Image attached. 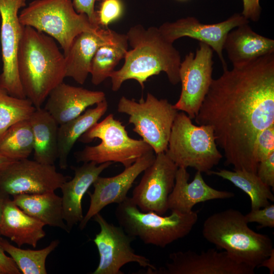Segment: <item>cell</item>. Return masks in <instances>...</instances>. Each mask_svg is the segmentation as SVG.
<instances>
[{"mask_svg":"<svg viewBox=\"0 0 274 274\" xmlns=\"http://www.w3.org/2000/svg\"><path fill=\"white\" fill-rule=\"evenodd\" d=\"M223 69L213 79L195 121L213 128L226 165L256 173V137L274 124V53Z\"/></svg>","mask_w":274,"mask_h":274,"instance_id":"1","label":"cell"},{"mask_svg":"<svg viewBox=\"0 0 274 274\" xmlns=\"http://www.w3.org/2000/svg\"><path fill=\"white\" fill-rule=\"evenodd\" d=\"M126 34L132 49L127 51L121 68L110 77L113 91H117L124 82L130 79L138 81L143 89L149 78L162 72L173 85L180 82V52L165 39L158 27L145 28L138 24L131 27Z\"/></svg>","mask_w":274,"mask_h":274,"instance_id":"2","label":"cell"},{"mask_svg":"<svg viewBox=\"0 0 274 274\" xmlns=\"http://www.w3.org/2000/svg\"><path fill=\"white\" fill-rule=\"evenodd\" d=\"M17 62L26 97L36 108H41L50 92L65 78L63 53L53 38L24 26Z\"/></svg>","mask_w":274,"mask_h":274,"instance_id":"3","label":"cell"},{"mask_svg":"<svg viewBox=\"0 0 274 274\" xmlns=\"http://www.w3.org/2000/svg\"><path fill=\"white\" fill-rule=\"evenodd\" d=\"M202 234L234 260L254 269L274 250L270 237L251 229L245 215L233 209L209 216L203 223Z\"/></svg>","mask_w":274,"mask_h":274,"instance_id":"4","label":"cell"},{"mask_svg":"<svg viewBox=\"0 0 274 274\" xmlns=\"http://www.w3.org/2000/svg\"><path fill=\"white\" fill-rule=\"evenodd\" d=\"M163 216L139 209L131 197L118 204L115 216L119 225L129 235L144 244L164 248L186 236L198 220V212L182 213L172 210Z\"/></svg>","mask_w":274,"mask_h":274,"instance_id":"5","label":"cell"},{"mask_svg":"<svg viewBox=\"0 0 274 274\" xmlns=\"http://www.w3.org/2000/svg\"><path fill=\"white\" fill-rule=\"evenodd\" d=\"M165 152L178 167H193L207 174L223 157L213 128L193 124L183 112L176 116Z\"/></svg>","mask_w":274,"mask_h":274,"instance_id":"6","label":"cell"},{"mask_svg":"<svg viewBox=\"0 0 274 274\" xmlns=\"http://www.w3.org/2000/svg\"><path fill=\"white\" fill-rule=\"evenodd\" d=\"M96 138L100 140V144L87 146L76 153L77 162L93 161L97 164L107 162H119L126 167L144 154L153 151L143 140L129 137L125 126L114 119L113 114L95 123L80 138V141L89 143Z\"/></svg>","mask_w":274,"mask_h":274,"instance_id":"7","label":"cell"},{"mask_svg":"<svg viewBox=\"0 0 274 274\" xmlns=\"http://www.w3.org/2000/svg\"><path fill=\"white\" fill-rule=\"evenodd\" d=\"M19 20L23 26L32 27L56 40L64 55L77 35L101 27L92 25L85 14L78 13L71 0L33 1L21 11Z\"/></svg>","mask_w":274,"mask_h":274,"instance_id":"8","label":"cell"},{"mask_svg":"<svg viewBox=\"0 0 274 274\" xmlns=\"http://www.w3.org/2000/svg\"><path fill=\"white\" fill-rule=\"evenodd\" d=\"M117 111L129 116L128 123L134 125L133 131L149 145L155 154L165 152L173 124L177 114L174 105L166 99H158L148 92L145 100L139 101L122 96Z\"/></svg>","mask_w":274,"mask_h":274,"instance_id":"9","label":"cell"},{"mask_svg":"<svg viewBox=\"0 0 274 274\" xmlns=\"http://www.w3.org/2000/svg\"><path fill=\"white\" fill-rule=\"evenodd\" d=\"M99 225V232L93 241L99 254L98 266L92 274H123L121 268L130 262L140 266L155 270L147 257L136 254L131 246L135 238L128 234L121 226L109 223L100 214L93 217Z\"/></svg>","mask_w":274,"mask_h":274,"instance_id":"10","label":"cell"},{"mask_svg":"<svg viewBox=\"0 0 274 274\" xmlns=\"http://www.w3.org/2000/svg\"><path fill=\"white\" fill-rule=\"evenodd\" d=\"M213 51L208 45L199 42L195 53L189 52L180 64L181 91L174 106L191 119L197 115L213 80Z\"/></svg>","mask_w":274,"mask_h":274,"instance_id":"11","label":"cell"},{"mask_svg":"<svg viewBox=\"0 0 274 274\" xmlns=\"http://www.w3.org/2000/svg\"><path fill=\"white\" fill-rule=\"evenodd\" d=\"M69 178L57 172L54 164L26 158L0 171V190L9 196L53 192Z\"/></svg>","mask_w":274,"mask_h":274,"instance_id":"12","label":"cell"},{"mask_svg":"<svg viewBox=\"0 0 274 274\" xmlns=\"http://www.w3.org/2000/svg\"><path fill=\"white\" fill-rule=\"evenodd\" d=\"M26 0H0L1 43L3 67L0 87L10 95L26 98L17 68V57L24 26L19 20V10L26 6Z\"/></svg>","mask_w":274,"mask_h":274,"instance_id":"13","label":"cell"},{"mask_svg":"<svg viewBox=\"0 0 274 274\" xmlns=\"http://www.w3.org/2000/svg\"><path fill=\"white\" fill-rule=\"evenodd\" d=\"M178 168L165 152L156 154L153 162L143 172L132 193L131 197L140 210L160 215L166 213Z\"/></svg>","mask_w":274,"mask_h":274,"instance_id":"14","label":"cell"},{"mask_svg":"<svg viewBox=\"0 0 274 274\" xmlns=\"http://www.w3.org/2000/svg\"><path fill=\"white\" fill-rule=\"evenodd\" d=\"M170 261L146 274H253L254 269L234 260L225 251L209 249L200 253L188 250L169 255Z\"/></svg>","mask_w":274,"mask_h":274,"instance_id":"15","label":"cell"},{"mask_svg":"<svg viewBox=\"0 0 274 274\" xmlns=\"http://www.w3.org/2000/svg\"><path fill=\"white\" fill-rule=\"evenodd\" d=\"M249 20L241 13H235L224 21L213 24L201 23L196 18L189 16L174 22H166L158 28L166 40L173 43L185 37L197 40L208 45L215 51L220 59L223 68L227 67L223 51L228 33Z\"/></svg>","mask_w":274,"mask_h":274,"instance_id":"16","label":"cell"},{"mask_svg":"<svg viewBox=\"0 0 274 274\" xmlns=\"http://www.w3.org/2000/svg\"><path fill=\"white\" fill-rule=\"evenodd\" d=\"M156 154L150 151L138 158L123 172L111 177L99 176L94 182L93 193L89 192V209L79 224L85 228L89 221L106 206L112 203L119 204L127 197V193L137 177L153 162Z\"/></svg>","mask_w":274,"mask_h":274,"instance_id":"17","label":"cell"},{"mask_svg":"<svg viewBox=\"0 0 274 274\" xmlns=\"http://www.w3.org/2000/svg\"><path fill=\"white\" fill-rule=\"evenodd\" d=\"M44 109L58 125L82 114L90 106L106 99L105 93L62 82L49 93Z\"/></svg>","mask_w":274,"mask_h":274,"instance_id":"18","label":"cell"},{"mask_svg":"<svg viewBox=\"0 0 274 274\" xmlns=\"http://www.w3.org/2000/svg\"><path fill=\"white\" fill-rule=\"evenodd\" d=\"M112 163L84 162L81 166L74 168V177L61 186L63 218L70 230L84 217L82 200L85 194L100 174Z\"/></svg>","mask_w":274,"mask_h":274,"instance_id":"19","label":"cell"},{"mask_svg":"<svg viewBox=\"0 0 274 274\" xmlns=\"http://www.w3.org/2000/svg\"><path fill=\"white\" fill-rule=\"evenodd\" d=\"M201 174L197 171L193 180L189 182L190 174L187 168H178L174 187L168 198V210L188 213L197 203L234 196L232 192L217 190L208 185Z\"/></svg>","mask_w":274,"mask_h":274,"instance_id":"20","label":"cell"},{"mask_svg":"<svg viewBox=\"0 0 274 274\" xmlns=\"http://www.w3.org/2000/svg\"><path fill=\"white\" fill-rule=\"evenodd\" d=\"M114 32L108 28L100 27L95 31H84L77 35L64 55L65 77L83 84L90 74L91 61L96 50L112 37Z\"/></svg>","mask_w":274,"mask_h":274,"instance_id":"21","label":"cell"},{"mask_svg":"<svg viewBox=\"0 0 274 274\" xmlns=\"http://www.w3.org/2000/svg\"><path fill=\"white\" fill-rule=\"evenodd\" d=\"M224 50L233 66L239 65L274 53V40L256 33L247 23L228 33Z\"/></svg>","mask_w":274,"mask_h":274,"instance_id":"22","label":"cell"},{"mask_svg":"<svg viewBox=\"0 0 274 274\" xmlns=\"http://www.w3.org/2000/svg\"><path fill=\"white\" fill-rule=\"evenodd\" d=\"M45 224L29 216L8 198L3 210L1 222V236L9 238L18 247L28 245L36 248L44 237Z\"/></svg>","mask_w":274,"mask_h":274,"instance_id":"23","label":"cell"},{"mask_svg":"<svg viewBox=\"0 0 274 274\" xmlns=\"http://www.w3.org/2000/svg\"><path fill=\"white\" fill-rule=\"evenodd\" d=\"M33 135V159L54 164L58 158V124L44 108H36L29 119Z\"/></svg>","mask_w":274,"mask_h":274,"instance_id":"24","label":"cell"},{"mask_svg":"<svg viewBox=\"0 0 274 274\" xmlns=\"http://www.w3.org/2000/svg\"><path fill=\"white\" fill-rule=\"evenodd\" d=\"M13 196V201L23 211L44 223L69 232L63 218L62 199L55 192L21 194Z\"/></svg>","mask_w":274,"mask_h":274,"instance_id":"25","label":"cell"},{"mask_svg":"<svg viewBox=\"0 0 274 274\" xmlns=\"http://www.w3.org/2000/svg\"><path fill=\"white\" fill-rule=\"evenodd\" d=\"M108 107L106 99L89 109L75 118L59 125L58 129V158L60 168L67 166L69 154L75 143L88 129L92 127L107 112Z\"/></svg>","mask_w":274,"mask_h":274,"instance_id":"26","label":"cell"},{"mask_svg":"<svg viewBox=\"0 0 274 274\" xmlns=\"http://www.w3.org/2000/svg\"><path fill=\"white\" fill-rule=\"evenodd\" d=\"M128 45L126 34L115 31L109 41L99 46L91 63L90 74L93 84L98 85L110 78L115 66L125 58Z\"/></svg>","mask_w":274,"mask_h":274,"instance_id":"27","label":"cell"},{"mask_svg":"<svg viewBox=\"0 0 274 274\" xmlns=\"http://www.w3.org/2000/svg\"><path fill=\"white\" fill-rule=\"evenodd\" d=\"M208 175H214L227 180L245 192L250 198L251 210L264 208L273 202L274 196L270 187L264 183L256 173L246 170L225 169L210 171Z\"/></svg>","mask_w":274,"mask_h":274,"instance_id":"28","label":"cell"},{"mask_svg":"<svg viewBox=\"0 0 274 274\" xmlns=\"http://www.w3.org/2000/svg\"><path fill=\"white\" fill-rule=\"evenodd\" d=\"M33 135L29 119L18 122L0 136V154L15 161L28 158L33 150Z\"/></svg>","mask_w":274,"mask_h":274,"instance_id":"29","label":"cell"},{"mask_svg":"<svg viewBox=\"0 0 274 274\" xmlns=\"http://www.w3.org/2000/svg\"><path fill=\"white\" fill-rule=\"evenodd\" d=\"M1 244L23 274H46V261L48 255L59 244L58 239L52 241L46 247L40 250L23 249L11 244L1 237Z\"/></svg>","mask_w":274,"mask_h":274,"instance_id":"30","label":"cell"},{"mask_svg":"<svg viewBox=\"0 0 274 274\" xmlns=\"http://www.w3.org/2000/svg\"><path fill=\"white\" fill-rule=\"evenodd\" d=\"M36 109L28 98L13 96L0 87V136L15 123L29 119Z\"/></svg>","mask_w":274,"mask_h":274,"instance_id":"31","label":"cell"},{"mask_svg":"<svg viewBox=\"0 0 274 274\" xmlns=\"http://www.w3.org/2000/svg\"><path fill=\"white\" fill-rule=\"evenodd\" d=\"M96 11L97 22L100 27H107L123 15L124 5L121 0H102Z\"/></svg>","mask_w":274,"mask_h":274,"instance_id":"32","label":"cell"},{"mask_svg":"<svg viewBox=\"0 0 274 274\" xmlns=\"http://www.w3.org/2000/svg\"><path fill=\"white\" fill-rule=\"evenodd\" d=\"M274 152V124L261 131L254 144V156L259 163Z\"/></svg>","mask_w":274,"mask_h":274,"instance_id":"33","label":"cell"},{"mask_svg":"<svg viewBox=\"0 0 274 274\" xmlns=\"http://www.w3.org/2000/svg\"><path fill=\"white\" fill-rule=\"evenodd\" d=\"M245 217L248 223H257L260 225V228H273L274 204H269L262 208L251 210Z\"/></svg>","mask_w":274,"mask_h":274,"instance_id":"34","label":"cell"},{"mask_svg":"<svg viewBox=\"0 0 274 274\" xmlns=\"http://www.w3.org/2000/svg\"><path fill=\"white\" fill-rule=\"evenodd\" d=\"M256 174L267 186L274 187V152L258 163Z\"/></svg>","mask_w":274,"mask_h":274,"instance_id":"35","label":"cell"},{"mask_svg":"<svg viewBox=\"0 0 274 274\" xmlns=\"http://www.w3.org/2000/svg\"><path fill=\"white\" fill-rule=\"evenodd\" d=\"M96 0H73V5L76 11L79 14H85L92 25L99 27L97 22L95 3Z\"/></svg>","mask_w":274,"mask_h":274,"instance_id":"36","label":"cell"},{"mask_svg":"<svg viewBox=\"0 0 274 274\" xmlns=\"http://www.w3.org/2000/svg\"><path fill=\"white\" fill-rule=\"evenodd\" d=\"M243 9L241 14L249 20L258 21L261 12L260 0H243Z\"/></svg>","mask_w":274,"mask_h":274,"instance_id":"37","label":"cell"},{"mask_svg":"<svg viewBox=\"0 0 274 274\" xmlns=\"http://www.w3.org/2000/svg\"><path fill=\"white\" fill-rule=\"evenodd\" d=\"M0 238V240L1 238ZM0 270L3 274H20V271L10 256L5 254L0 242Z\"/></svg>","mask_w":274,"mask_h":274,"instance_id":"38","label":"cell"},{"mask_svg":"<svg viewBox=\"0 0 274 274\" xmlns=\"http://www.w3.org/2000/svg\"><path fill=\"white\" fill-rule=\"evenodd\" d=\"M264 267L269 269V273L272 274L274 271V250L270 255L265 259L258 266L259 267Z\"/></svg>","mask_w":274,"mask_h":274,"instance_id":"39","label":"cell"},{"mask_svg":"<svg viewBox=\"0 0 274 274\" xmlns=\"http://www.w3.org/2000/svg\"><path fill=\"white\" fill-rule=\"evenodd\" d=\"M14 161H15V160L0 154V171Z\"/></svg>","mask_w":274,"mask_h":274,"instance_id":"40","label":"cell"},{"mask_svg":"<svg viewBox=\"0 0 274 274\" xmlns=\"http://www.w3.org/2000/svg\"><path fill=\"white\" fill-rule=\"evenodd\" d=\"M10 196L8 194L0 190V222L4 204L7 199ZM1 237V235L0 233V238Z\"/></svg>","mask_w":274,"mask_h":274,"instance_id":"41","label":"cell"},{"mask_svg":"<svg viewBox=\"0 0 274 274\" xmlns=\"http://www.w3.org/2000/svg\"><path fill=\"white\" fill-rule=\"evenodd\" d=\"M178 1H186V0H178Z\"/></svg>","mask_w":274,"mask_h":274,"instance_id":"42","label":"cell"},{"mask_svg":"<svg viewBox=\"0 0 274 274\" xmlns=\"http://www.w3.org/2000/svg\"><path fill=\"white\" fill-rule=\"evenodd\" d=\"M102 0H96V1H101Z\"/></svg>","mask_w":274,"mask_h":274,"instance_id":"43","label":"cell"},{"mask_svg":"<svg viewBox=\"0 0 274 274\" xmlns=\"http://www.w3.org/2000/svg\"><path fill=\"white\" fill-rule=\"evenodd\" d=\"M0 274H3L2 272L0 270Z\"/></svg>","mask_w":274,"mask_h":274,"instance_id":"44","label":"cell"}]
</instances>
